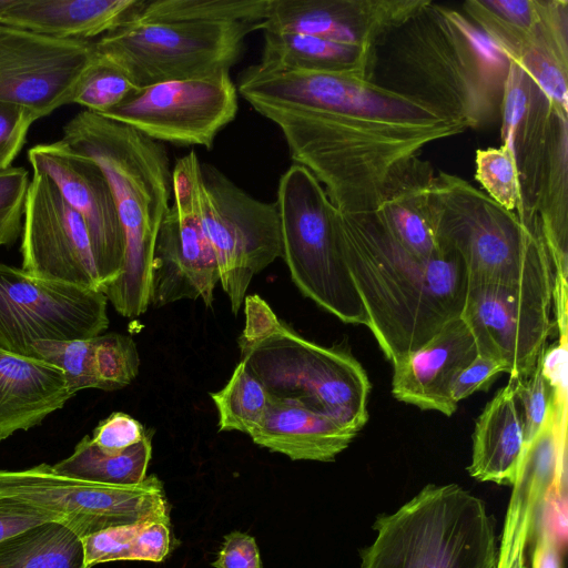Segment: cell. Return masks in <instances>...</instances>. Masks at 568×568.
I'll list each match as a JSON object with an SVG mask.
<instances>
[{
	"instance_id": "obj_1",
	"label": "cell",
	"mask_w": 568,
	"mask_h": 568,
	"mask_svg": "<svg viewBox=\"0 0 568 568\" xmlns=\"http://www.w3.org/2000/svg\"><path fill=\"white\" fill-rule=\"evenodd\" d=\"M335 222L367 327L392 364L460 316L467 273L455 252L418 256L394 240L373 212L336 210Z\"/></svg>"
},
{
	"instance_id": "obj_2",
	"label": "cell",
	"mask_w": 568,
	"mask_h": 568,
	"mask_svg": "<svg viewBox=\"0 0 568 568\" xmlns=\"http://www.w3.org/2000/svg\"><path fill=\"white\" fill-rule=\"evenodd\" d=\"M283 133L342 213L372 212L394 171L426 144L464 132L447 119L393 120L273 104H251Z\"/></svg>"
},
{
	"instance_id": "obj_3",
	"label": "cell",
	"mask_w": 568,
	"mask_h": 568,
	"mask_svg": "<svg viewBox=\"0 0 568 568\" xmlns=\"http://www.w3.org/2000/svg\"><path fill=\"white\" fill-rule=\"evenodd\" d=\"M61 141L92 159L110 184L125 252L120 276L102 293L120 315L138 317L150 305L154 245L172 195L173 168L166 148L88 110L67 122Z\"/></svg>"
},
{
	"instance_id": "obj_4",
	"label": "cell",
	"mask_w": 568,
	"mask_h": 568,
	"mask_svg": "<svg viewBox=\"0 0 568 568\" xmlns=\"http://www.w3.org/2000/svg\"><path fill=\"white\" fill-rule=\"evenodd\" d=\"M369 80L465 129L500 104L467 37L430 1L376 44Z\"/></svg>"
},
{
	"instance_id": "obj_5",
	"label": "cell",
	"mask_w": 568,
	"mask_h": 568,
	"mask_svg": "<svg viewBox=\"0 0 568 568\" xmlns=\"http://www.w3.org/2000/svg\"><path fill=\"white\" fill-rule=\"evenodd\" d=\"M435 231L462 260L467 281L555 290L550 255L537 215L524 221L466 181L434 175Z\"/></svg>"
},
{
	"instance_id": "obj_6",
	"label": "cell",
	"mask_w": 568,
	"mask_h": 568,
	"mask_svg": "<svg viewBox=\"0 0 568 568\" xmlns=\"http://www.w3.org/2000/svg\"><path fill=\"white\" fill-rule=\"evenodd\" d=\"M359 568H497L498 545L485 503L456 484L427 485L379 516Z\"/></svg>"
},
{
	"instance_id": "obj_7",
	"label": "cell",
	"mask_w": 568,
	"mask_h": 568,
	"mask_svg": "<svg viewBox=\"0 0 568 568\" xmlns=\"http://www.w3.org/2000/svg\"><path fill=\"white\" fill-rule=\"evenodd\" d=\"M241 362L274 396L296 399L359 433L371 383L347 351L306 339L282 320L253 341L239 339Z\"/></svg>"
},
{
	"instance_id": "obj_8",
	"label": "cell",
	"mask_w": 568,
	"mask_h": 568,
	"mask_svg": "<svg viewBox=\"0 0 568 568\" xmlns=\"http://www.w3.org/2000/svg\"><path fill=\"white\" fill-rule=\"evenodd\" d=\"M278 210L282 258L301 293L344 323L368 326V317L343 256L335 206L304 166L281 176Z\"/></svg>"
},
{
	"instance_id": "obj_9",
	"label": "cell",
	"mask_w": 568,
	"mask_h": 568,
	"mask_svg": "<svg viewBox=\"0 0 568 568\" xmlns=\"http://www.w3.org/2000/svg\"><path fill=\"white\" fill-rule=\"evenodd\" d=\"M260 22H152L133 16L94 41L138 88L230 72Z\"/></svg>"
},
{
	"instance_id": "obj_10",
	"label": "cell",
	"mask_w": 568,
	"mask_h": 568,
	"mask_svg": "<svg viewBox=\"0 0 568 568\" xmlns=\"http://www.w3.org/2000/svg\"><path fill=\"white\" fill-rule=\"evenodd\" d=\"M199 210L236 316L253 277L282 257L277 205L251 196L219 169L201 163Z\"/></svg>"
},
{
	"instance_id": "obj_11",
	"label": "cell",
	"mask_w": 568,
	"mask_h": 568,
	"mask_svg": "<svg viewBox=\"0 0 568 568\" xmlns=\"http://www.w3.org/2000/svg\"><path fill=\"white\" fill-rule=\"evenodd\" d=\"M0 495L50 513L81 538L170 514L163 484L155 475L136 485H109L69 477L42 463L20 470L0 469Z\"/></svg>"
},
{
	"instance_id": "obj_12",
	"label": "cell",
	"mask_w": 568,
	"mask_h": 568,
	"mask_svg": "<svg viewBox=\"0 0 568 568\" xmlns=\"http://www.w3.org/2000/svg\"><path fill=\"white\" fill-rule=\"evenodd\" d=\"M101 291L33 276L0 263V347L31 356L39 339L91 338L109 326Z\"/></svg>"
},
{
	"instance_id": "obj_13",
	"label": "cell",
	"mask_w": 568,
	"mask_h": 568,
	"mask_svg": "<svg viewBox=\"0 0 568 568\" xmlns=\"http://www.w3.org/2000/svg\"><path fill=\"white\" fill-rule=\"evenodd\" d=\"M200 172L201 162L194 151L174 163L173 203L162 221L153 251L150 304L154 307L197 298L209 307L212 305L220 276L201 223Z\"/></svg>"
},
{
	"instance_id": "obj_14",
	"label": "cell",
	"mask_w": 568,
	"mask_h": 568,
	"mask_svg": "<svg viewBox=\"0 0 568 568\" xmlns=\"http://www.w3.org/2000/svg\"><path fill=\"white\" fill-rule=\"evenodd\" d=\"M237 88L230 72L139 88L101 114L161 143L211 149L236 116Z\"/></svg>"
},
{
	"instance_id": "obj_15",
	"label": "cell",
	"mask_w": 568,
	"mask_h": 568,
	"mask_svg": "<svg viewBox=\"0 0 568 568\" xmlns=\"http://www.w3.org/2000/svg\"><path fill=\"white\" fill-rule=\"evenodd\" d=\"M554 291L467 281L462 320L477 354L505 364L510 378L529 374L552 328Z\"/></svg>"
},
{
	"instance_id": "obj_16",
	"label": "cell",
	"mask_w": 568,
	"mask_h": 568,
	"mask_svg": "<svg viewBox=\"0 0 568 568\" xmlns=\"http://www.w3.org/2000/svg\"><path fill=\"white\" fill-rule=\"evenodd\" d=\"M237 91L250 103L393 120L445 119L430 108L371 80L326 72L242 71ZM448 120V119H447Z\"/></svg>"
},
{
	"instance_id": "obj_17",
	"label": "cell",
	"mask_w": 568,
	"mask_h": 568,
	"mask_svg": "<svg viewBox=\"0 0 568 568\" xmlns=\"http://www.w3.org/2000/svg\"><path fill=\"white\" fill-rule=\"evenodd\" d=\"M94 41L57 39L0 23V101L43 118L72 103Z\"/></svg>"
},
{
	"instance_id": "obj_18",
	"label": "cell",
	"mask_w": 568,
	"mask_h": 568,
	"mask_svg": "<svg viewBox=\"0 0 568 568\" xmlns=\"http://www.w3.org/2000/svg\"><path fill=\"white\" fill-rule=\"evenodd\" d=\"M20 237L27 273L101 291L87 225L45 174L30 180Z\"/></svg>"
},
{
	"instance_id": "obj_19",
	"label": "cell",
	"mask_w": 568,
	"mask_h": 568,
	"mask_svg": "<svg viewBox=\"0 0 568 568\" xmlns=\"http://www.w3.org/2000/svg\"><path fill=\"white\" fill-rule=\"evenodd\" d=\"M28 160L33 172L48 175L83 219L102 292L120 276L125 252L123 230L103 171L61 140L32 146Z\"/></svg>"
},
{
	"instance_id": "obj_20",
	"label": "cell",
	"mask_w": 568,
	"mask_h": 568,
	"mask_svg": "<svg viewBox=\"0 0 568 568\" xmlns=\"http://www.w3.org/2000/svg\"><path fill=\"white\" fill-rule=\"evenodd\" d=\"M565 406L555 398L538 433L525 444L498 545L497 568H527L526 551L541 518L539 513L551 493H560Z\"/></svg>"
},
{
	"instance_id": "obj_21",
	"label": "cell",
	"mask_w": 568,
	"mask_h": 568,
	"mask_svg": "<svg viewBox=\"0 0 568 568\" xmlns=\"http://www.w3.org/2000/svg\"><path fill=\"white\" fill-rule=\"evenodd\" d=\"M429 1L270 0L263 31L303 33L375 49Z\"/></svg>"
},
{
	"instance_id": "obj_22",
	"label": "cell",
	"mask_w": 568,
	"mask_h": 568,
	"mask_svg": "<svg viewBox=\"0 0 568 568\" xmlns=\"http://www.w3.org/2000/svg\"><path fill=\"white\" fill-rule=\"evenodd\" d=\"M567 1H555L549 13L529 28L511 24L483 1L465 2L474 23L520 67L549 105L567 116Z\"/></svg>"
},
{
	"instance_id": "obj_23",
	"label": "cell",
	"mask_w": 568,
	"mask_h": 568,
	"mask_svg": "<svg viewBox=\"0 0 568 568\" xmlns=\"http://www.w3.org/2000/svg\"><path fill=\"white\" fill-rule=\"evenodd\" d=\"M476 356L469 328L460 316L456 317L420 347L393 363L392 394L423 410L452 416L458 406L450 397L453 382Z\"/></svg>"
},
{
	"instance_id": "obj_24",
	"label": "cell",
	"mask_w": 568,
	"mask_h": 568,
	"mask_svg": "<svg viewBox=\"0 0 568 568\" xmlns=\"http://www.w3.org/2000/svg\"><path fill=\"white\" fill-rule=\"evenodd\" d=\"M357 434L300 400L271 394L263 418L248 436L256 445L292 460L333 462Z\"/></svg>"
},
{
	"instance_id": "obj_25",
	"label": "cell",
	"mask_w": 568,
	"mask_h": 568,
	"mask_svg": "<svg viewBox=\"0 0 568 568\" xmlns=\"http://www.w3.org/2000/svg\"><path fill=\"white\" fill-rule=\"evenodd\" d=\"M73 396L57 366L0 347V442L40 425Z\"/></svg>"
},
{
	"instance_id": "obj_26",
	"label": "cell",
	"mask_w": 568,
	"mask_h": 568,
	"mask_svg": "<svg viewBox=\"0 0 568 568\" xmlns=\"http://www.w3.org/2000/svg\"><path fill=\"white\" fill-rule=\"evenodd\" d=\"M434 172L428 163L413 156L390 175L382 201L372 211L402 246L422 257H437L444 250L435 231L432 205Z\"/></svg>"
},
{
	"instance_id": "obj_27",
	"label": "cell",
	"mask_w": 568,
	"mask_h": 568,
	"mask_svg": "<svg viewBox=\"0 0 568 568\" xmlns=\"http://www.w3.org/2000/svg\"><path fill=\"white\" fill-rule=\"evenodd\" d=\"M144 0H8L0 23L38 34L92 41L135 16Z\"/></svg>"
},
{
	"instance_id": "obj_28",
	"label": "cell",
	"mask_w": 568,
	"mask_h": 568,
	"mask_svg": "<svg viewBox=\"0 0 568 568\" xmlns=\"http://www.w3.org/2000/svg\"><path fill=\"white\" fill-rule=\"evenodd\" d=\"M525 444L519 405L508 382L476 420L469 475L479 481L513 486Z\"/></svg>"
},
{
	"instance_id": "obj_29",
	"label": "cell",
	"mask_w": 568,
	"mask_h": 568,
	"mask_svg": "<svg viewBox=\"0 0 568 568\" xmlns=\"http://www.w3.org/2000/svg\"><path fill=\"white\" fill-rule=\"evenodd\" d=\"M264 32L262 72H326L369 80L375 49L290 32Z\"/></svg>"
},
{
	"instance_id": "obj_30",
	"label": "cell",
	"mask_w": 568,
	"mask_h": 568,
	"mask_svg": "<svg viewBox=\"0 0 568 568\" xmlns=\"http://www.w3.org/2000/svg\"><path fill=\"white\" fill-rule=\"evenodd\" d=\"M0 568H85L82 539L63 523L40 524L0 541Z\"/></svg>"
},
{
	"instance_id": "obj_31",
	"label": "cell",
	"mask_w": 568,
	"mask_h": 568,
	"mask_svg": "<svg viewBox=\"0 0 568 568\" xmlns=\"http://www.w3.org/2000/svg\"><path fill=\"white\" fill-rule=\"evenodd\" d=\"M152 434L146 432L138 444L119 454L103 453L87 435L69 457L52 467L59 474L88 481L136 485L146 478L152 456Z\"/></svg>"
},
{
	"instance_id": "obj_32",
	"label": "cell",
	"mask_w": 568,
	"mask_h": 568,
	"mask_svg": "<svg viewBox=\"0 0 568 568\" xmlns=\"http://www.w3.org/2000/svg\"><path fill=\"white\" fill-rule=\"evenodd\" d=\"M270 0H144L135 18L152 22H260Z\"/></svg>"
},
{
	"instance_id": "obj_33",
	"label": "cell",
	"mask_w": 568,
	"mask_h": 568,
	"mask_svg": "<svg viewBox=\"0 0 568 568\" xmlns=\"http://www.w3.org/2000/svg\"><path fill=\"white\" fill-rule=\"evenodd\" d=\"M210 396L219 414V432L250 433L263 418L271 393L263 383L240 362L229 382Z\"/></svg>"
},
{
	"instance_id": "obj_34",
	"label": "cell",
	"mask_w": 568,
	"mask_h": 568,
	"mask_svg": "<svg viewBox=\"0 0 568 568\" xmlns=\"http://www.w3.org/2000/svg\"><path fill=\"white\" fill-rule=\"evenodd\" d=\"M139 88L114 62L99 54L81 77L73 93L72 103L84 110L103 114L123 102Z\"/></svg>"
},
{
	"instance_id": "obj_35",
	"label": "cell",
	"mask_w": 568,
	"mask_h": 568,
	"mask_svg": "<svg viewBox=\"0 0 568 568\" xmlns=\"http://www.w3.org/2000/svg\"><path fill=\"white\" fill-rule=\"evenodd\" d=\"M140 356L133 338L120 333L92 338V372L97 388L121 389L138 376Z\"/></svg>"
},
{
	"instance_id": "obj_36",
	"label": "cell",
	"mask_w": 568,
	"mask_h": 568,
	"mask_svg": "<svg viewBox=\"0 0 568 568\" xmlns=\"http://www.w3.org/2000/svg\"><path fill=\"white\" fill-rule=\"evenodd\" d=\"M541 94L525 71L509 60L499 110L503 145L514 153L535 118L534 106Z\"/></svg>"
},
{
	"instance_id": "obj_37",
	"label": "cell",
	"mask_w": 568,
	"mask_h": 568,
	"mask_svg": "<svg viewBox=\"0 0 568 568\" xmlns=\"http://www.w3.org/2000/svg\"><path fill=\"white\" fill-rule=\"evenodd\" d=\"M476 179L497 204L521 217L520 173L513 150L501 145L476 152Z\"/></svg>"
},
{
	"instance_id": "obj_38",
	"label": "cell",
	"mask_w": 568,
	"mask_h": 568,
	"mask_svg": "<svg viewBox=\"0 0 568 568\" xmlns=\"http://www.w3.org/2000/svg\"><path fill=\"white\" fill-rule=\"evenodd\" d=\"M92 338L39 339L31 345V357L57 366L64 374L72 394L97 388L92 372Z\"/></svg>"
},
{
	"instance_id": "obj_39",
	"label": "cell",
	"mask_w": 568,
	"mask_h": 568,
	"mask_svg": "<svg viewBox=\"0 0 568 568\" xmlns=\"http://www.w3.org/2000/svg\"><path fill=\"white\" fill-rule=\"evenodd\" d=\"M544 356L545 353L529 374L523 377H509L519 405L526 443L538 433L558 389V386L552 385L546 375Z\"/></svg>"
},
{
	"instance_id": "obj_40",
	"label": "cell",
	"mask_w": 568,
	"mask_h": 568,
	"mask_svg": "<svg viewBox=\"0 0 568 568\" xmlns=\"http://www.w3.org/2000/svg\"><path fill=\"white\" fill-rule=\"evenodd\" d=\"M30 180L23 168L0 171V247L12 246L21 236Z\"/></svg>"
},
{
	"instance_id": "obj_41",
	"label": "cell",
	"mask_w": 568,
	"mask_h": 568,
	"mask_svg": "<svg viewBox=\"0 0 568 568\" xmlns=\"http://www.w3.org/2000/svg\"><path fill=\"white\" fill-rule=\"evenodd\" d=\"M142 521L110 527L81 538L85 568H92L102 562L128 560Z\"/></svg>"
},
{
	"instance_id": "obj_42",
	"label": "cell",
	"mask_w": 568,
	"mask_h": 568,
	"mask_svg": "<svg viewBox=\"0 0 568 568\" xmlns=\"http://www.w3.org/2000/svg\"><path fill=\"white\" fill-rule=\"evenodd\" d=\"M38 119L26 106L0 101V171L12 166L27 142L30 126Z\"/></svg>"
},
{
	"instance_id": "obj_43",
	"label": "cell",
	"mask_w": 568,
	"mask_h": 568,
	"mask_svg": "<svg viewBox=\"0 0 568 568\" xmlns=\"http://www.w3.org/2000/svg\"><path fill=\"white\" fill-rule=\"evenodd\" d=\"M142 424L123 412H114L94 428L91 440L103 453L119 454L138 444L146 434Z\"/></svg>"
},
{
	"instance_id": "obj_44",
	"label": "cell",
	"mask_w": 568,
	"mask_h": 568,
	"mask_svg": "<svg viewBox=\"0 0 568 568\" xmlns=\"http://www.w3.org/2000/svg\"><path fill=\"white\" fill-rule=\"evenodd\" d=\"M170 514L144 519L132 542L128 560L163 561L172 550Z\"/></svg>"
},
{
	"instance_id": "obj_45",
	"label": "cell",
	"mask_w": 568,
	"mask_h": 568,
	"mask_svg": "<svg viewBox=\"0 0 568 568\" xmlns=\"http://www.w3.org/2000/svg\"><path fill=\"white\" fill-rule=\"evenodd\" d=\"M507 366L491 357L478 355L456 376L450 388V397L458 403L478 390H486Z\"/></svg>"
},
{
	"instance_id": "obj_46",
	"label": "cell",
	"mask_w": 568,
	"mask_h": 568,
	"mask_svg": "<svg viewBox=\"0 0 568 568\" xmlns=\"http://www.w3.org/2000/svg\"><path fill=\"white\" fill-rule=\"evenodd\" d=\"M48 521L59 520L29 503L0 495V541Z\"/></svg>"
},
{
	"instance_id": "obj_47",
	"label": "cell",
	"mask_w": 568,
	"mask_h": 568,
	"mask_svg": "<svg viewBox=\"0 0 568 568\" xmlns=\"http://www.w3.org/2000/svg\"><path fill=\"white\" fill-rule=\"evenodd\" d=\"M214 568H263L255 538L246 532L231 531L224 536Z\"/></svg>"
},
{
	"instance_id": "obj_48",
	"label": "cell",
	"mask_w": 568,
	"mask_h": 568,
	"mask_svg": "<svg viewBox=\"0 0 568 568\" xmlns=\"http://www.w3.org/2000/svg\"><path fill=\"white\" fill-rule=\"evenodd\" d=\"M531 568H561L559 537L546 527L537 536Z\"/></svg>"
},
{
	"instance_id": "obj_49",
	"label": "cell",
	"mask_w": 568,
	"mask_h": 568,
	"mask_svg": "<svg viewBox=\"0 0 568 568\" xmlns=\"http://www.w3.org/2000/svg\"><path fill=\"white\" fill-rule=\"evenodd\" d=\"M7 4H8V0H0V18H1Z\"/></svg>"
}]
</instances>
